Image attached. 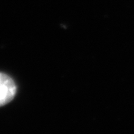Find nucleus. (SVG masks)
<instances>
[{"instance_id": "1", "label": "nucleus", "mask_w": 134, "mask_h": 134, "mask_svg": "<svg viewBox=\"0 0 134 134\" xmlns=\"http://www.w3.org/2000/svg\"><path fill=\"white\" fill-rule=\"evenodd\" d=\"M16 85L6 74L0 73V107L10 103L16 94Z\"/></svg>"}]
</instances>
